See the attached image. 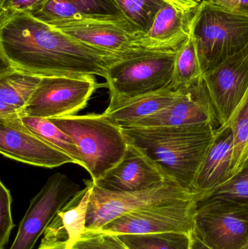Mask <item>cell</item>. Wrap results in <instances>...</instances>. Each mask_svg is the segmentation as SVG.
I'll return each instance as SVG.
<instances>
[{"instance_id":"1","label":"cell","mask_w":248,"mask_h":249,"mask_svg":"<svg viewBox=\"0 0 248 249\" xmlns=\"http://www.w3.org/2000/svg\"><path fill=\"white\" fill-rule=\"evenodd\" d=\"M125 55L85 45L29 13L0 18L1 63L23 72L105 78L109 67Z\"/></svg>"},{"instance_id":"2","label":"cell","mask_w":248,"mask_h":249,"mask_svg":"<svg viewBox=\"0 0 248 249\" xmlns=\"http://www.w3.org/2000/svg\"><path fill=\"white\" fill-rule=\"evenodd\" d=\"M217 128L212 124L122 127L131 143L160 165L176 183L192 191Z\"/></svg>"},{"instance_id":"3","label":"cell","mask_w":248,"mask_h":249,"mask_svg":"<svg viewBox=\"0 0 248 249\" xmlns=\"http://www.w3.org/2000/svg\"><path fill=\"white\" fill-rule=\"evenodd\" d=\"M175 58L176 51L139 48L114 63L105 77L110 98L105 112L170 87Z\"/></svg>"},{"instance_id":"4","label":"cell","mask_w":248,"mask_h":249,"mask_svg":"<svg viewBox=\"0 0 248 249\" xmlns=\"http://www.w3.org/2000/svg\"><path fill=\"white\" fill-rule=\"evenodd\" d=\"M50 120L72 139L92 181H97L116 166L128 150L129 141L122 127L103 114Z\"/></svg>"},{"instance_id":"5","label":"cell","mask_w":248,"mask_h":249,"mask_svg":"<svg viewBox=\"0 0 248 249\" xmlns=\"http://www.w3.org/2000/svg\"><path fill=\"white\" fill-rule=\"evenodd\" d=\"M190 33L203 73L248 45V16L207 0L196 7Z\"/></svg>"},{"instance_id":"6","label":"cell","mask_w":248,"mask_h":249,"mask_svg":"<svg viewBox=\"0 0 248 249\" xmlns=\"http://www.w3.org/2000/svg\"><path fill=\"white\" fill-rule=\"evenodd\" d=\"M192 233L211 249H248V207L219 197L199 200Z\"/></svg>"},{"instance_id":"7","label":"cell","mask_w":248,"mask_h":249,"mask_svg":"<svg viewBox=\"0 0 248 249\" xmlns=\"http://www.w3.org/2000/svg\"><path fill=\"white\" fill-rule=\"evenodd\" d=\"M90 181L93 190L87 212L86 231H99L112 221L135 211L197 198L192 190L172 181L136 193H119L106 191Z\"/></svg>"},{"instance_id":"8","label":"cell","mask_w":248,"mask_h":249,"mask_svg":"<svg viewBox=\"0 0 248 249\" xmlns=\"http://www.w3.org/2000/svg\"><path fill=\"white\" fill-rule=\"evenodd\" d=\"M99 86L91 75L42 77L21 115L46 119L75 115Z\"/></svg>"},{"instance_id":"9","label":"cell","mask_w":248,"mask_h":249,"mask_svg":"<svg viewBox=\"0 0 248 249\" xmlns=\"http://www.w3.org/2000/svg\"><path fill=\"white\" fill-rule=\"evenodd\" d=\"M80 190V185L65 174L55 173L50 176L31 200L9 249L34 248L38 239L44 235L58 212Z\"/></svg>"},{"instance_id":"10","label":"cell","mask_w":248,"mask_h":249,"mask_svg":"<svg viewBox=\"0 0 248 249\" xmlns=\"http://www.w3.org/2000/svg\"><path fill=\"white\" fill-rule=\"evenodd\" d=\"M197 203L195 197L146 208L123 215L97 231L115 235L168 232L192 234Z\"/></svg>"},{"instance_id":"11","label":"cell","mask_w":248,"mask_h":249,"mask_svg":"<svg viewBox=\"0 0 248 249\" xmlns=\"http://www.w3.org/2000/svg\"><path fill=\"white\" fill-rule=\"evenodd\" d=\"M46 23L85 45L117 55L139 48L135 45L138 32L125 18H72Z\"/></svg>"},{"instance_id":"12","label":"cell","mask_w":248,"mask_h":249,"mask_svg":"<svg viewBox=\"0 0 248 249\" xmlns=\"http://www.w3.org/2000/svg\"><path fill=\"white\" fill-rule=\"evenodd\" d=\"M203 80L219 120L228 123L248 89V45L203 73Z\"/></svg>"},{"instance_id":"13","label":"cell","mask_w":248,"mask_h":249,"mask_svg":"<svg viewBox=\"0 0 248 249\" xmlns=\"http://www.w3.org/2000/svg\"><path fill=\"white\" fill-rule=\"evenodd\" d=\"M0 153L10 159L42 168L75 163L71 157L29 130L20 116L0 119Z\"/></svg>"},{"instance_id":"14","label":"cell","mask_w":248,"mask_h":249,"mask_svg":"<svg viewBox=\"0 0 248 249\" xmlns=\"http://www.w3.org/2000/svg\"><path fill=\"white\" fill-rule=\"evenodd\" d=\"M212 124L218 127V115L203 77L183 89L182 96L160 112L127 127H174Z\"/></svg>"},{"instance_id":"15","label":"cell","mask_w":248,"mask_h":249,"mask_svg":"<svg viewBox=\"0 0 248 249\" xmlns=\"http://www.w3.org/2000/svg\"><path fill=\"white\" fill-rule=\"evenodd\" d=\"M168 181L176 182L160 165L129 141L128 150L120 162L93 182L106 191L128 193L149 190Z\"/></svg>"},{"instance_id":"16","label":"cell","mask_w":248,"mask_h":249,"mask_svg":"<svg viewBox=\"0 0 248 249\" xmlns=\"http://www.w3.org/2000/svg\"><path fill=\"white\" fill-rule=\"evenodd\" d=\"M195 9L186 8L177 1L167 3L156 15L149 30L137 36L135 46L176 51L189 36Z\"/></svg>"},{"instance_id":"17","label":"cell","mask_w":248,"mask_h":249,"mask_svg":"<svg viewBox=\"0 0 248 249\" xmlns=\"http://www.w3.org/2000/svg\"><path fill=\"white\" fill-rule=\"evenodd\" d=\"M234 136L230 127H219L194 181L198 202L231 178Z\"/></svg>"},{"instance_id":"18","label":"cell","mask_w":248,"mask_h":249,"mask_svg":"<svg viewBox=\"0 0 248 249\" xmlns=\"http://www.w3.org/2000/svg\"><path fill=\"white\" fill-rule=\"evenodd\" d=\"M92 190L91 181H85V187L80 190L58 212L44 232L42 240L64 241L66 249H72L86 231Z\"/></svg>"},{"instance_id":"19","label":"cell","mask_w":248,"mask_h":249,"mask_svg":"<svg viewBox=\"0 0 248 249\" xmlns=\"http://www.w3.org/2000/svg\"><path fill=\"white\" fill-rule=\"evenodd\" d=\"M42 77L15 70L8 66L0 71V119L20 116Z\"/></svg>"},{"instance_id":"20","label":"cell","mask_w":248,"mask_h":249,"mask_svg":"<svg viewBox=\"0 0 248 249\" xmlns=\"http://www.w3.org/2000/svg\"><path fill=\"white\" fill-rule=\"evenodd\" d=\"M182 90L166 88L131 101L112 112L103 115L121 127H130L168 107L182 96Z\"/></svg>"},{"instance_id":"21","label":"cell","mask_w":248,"mask_h":249,"mask_svg":"<svg viewBox=\"0 0 248 249\" xmlns=\"http://www.w3.org/2000/svg\"><path fill=\"white\" fill-rule=\"evenodd\" d=\"M203 71L198 58L195 41L191 33L176 51L170 88L182 90L202 80Z\"/></svg>"},{"instance_id":"22","label":"cell","mask_w":248,"mask_h":249,"mask_svg":"<svg viewBox=\"0 0 248 249\" xmlns=\"http://www.w3.org/2000/svg\"><path fill=\"white\" fill-rule=\"evenodd\" d=\"M20 119L29 130L55 149L71 157L75 164L83 167L78 149L72 139L50 119L20 115Z\"/></svg>"},{"instance_id":"23","label":"cell","mask_w":248,"mask_h":249,"mask_svg":"<svg viewBox=\"0 0 248 249\" xmlns=\"http://www.w3.org/2000/svg\"><path fill=\"white\" fill-rule=\"evenodd\" d=\"M191 235L185 232H168L116 235L129 249H190Z\"/></svg>"},{"instance_id":"24","label":"cell","mask_w":248,"mask_h":249,"mask_svg":"<svg viewBox=\"0 0 248 249\" xmlns=\"http://www.w3.org/2000/svg\"><path fill=\"white\" fill-rule=\"evenodd\" d=\"M124 17L139 34L148 32L156 15L171 1L176 0H116Z\"/></svg>"},{"instance_id":"25","label":"cell","mask_w":248,"mask_h":249,"mask_svg":"<svg viewBox=\"0 0 248 249\" xmlns=\"http://www.w3.org/2000/svg\"><path fill=\"white\" fill-rule=\"evenodd\" d=\"M221 127H230L234 136L232 158L233 177L247 159L248 152V89L230 121Z\"/></svg>"},{"instance_id":"26","label":"cell","mask_w":248,"mask_h":249,"mask_svg":"<svg viewBox=\"0 0 248 249\" xmlns=\"http://www.w3.org/2000/svg\"><path fill=\"white\" fill-rule=\"evenodd\" d=\"M208 197L227 199L248 207V157L234 177L203 199Z\"/></svg>"},{"instance_id":"27","label":"cell","mask_w":248,"mask_h":249,"mask_svg":"<svg viewBox=\"0 0 248 249\" xmlns=\"http://www.w3.org/2000/svg\"><path fill=\"white\" fill-rule=\"evenodd\" d=\"M77 17L125 18L116 0H67Z\"/></svg>"},{"instance_id":"28","label":"cell","mask_w":248,"mask_h":249,"mask_svg":"<svg viewBox=\"0 0 248 249\" xmlns=\"http://www.w3.org/2000/svg\"><path fill=\"white\" fill-rule=\"evenodd\" d=\"M74 247L77 249H129L117 235L100 231H86Z\"/></svg>"},{"instance_id":"29","label":"cell","mask_w":248,"mask_h":249,"mask_svg":"<svg viewBox=\"0 0 248 249\" xmlns=\"http://www.w3.org/2000/svg\"><path fill=\"white\" fill-rule=\"evenodd\" d=\"M12 196L10 190L0 181V249H5L15 227L12 216Z\"/></svg>"},{"instance_id":"30","label":"cell","mask_w":248,"mask_h":249,"mask_svg":"<svg viewBox=\"0 0 248 249\" xmlns=\"http://www.w3.org/2000/svg\"><path fill=\"white\" fill-rule=\"evenodd\" d=\"M48 0H1L0 18L20 13H33Z\"/></svg>"},{"instance_id":"31","label":"cell","mask_w":248,"mask_h":249,"mask_svg":"<svg viewBox=\"0 0 248 249\" xmlns=\"http://www.w3.org/2000/svg\"><path fill=\"white\" fill-rule=\"evenodd\" d=\"M227 10L248 16V0H207Z\"/></svg>"},{"instance_id":"32","label":"cell","mask_w":248,"mask_h":249,"mask_svg":"<svg viewBox=\"0 0 248 249\" xmlns=\"http://www.w3.org/2000/svg\"><path fill=\"white\" fill-rule=\"evenodd\" d=\"M37 249H68L66 247L64 241H46L42 240L41 244ZM70 249H77L73 247Z\"/></svg>"},{"instance_id":"33","label":"cell","mask_w":248,"mask_h":249,"mask_svg":"<svg viewBox=\"0 0 248 249\" xmlns=\"http://www.w3.org/2000/svg\"><path fill=\"white\" fill-rule=\"evenodd\" d=\"M183 7L189 9H195L200 4L202 0H176Z\"/></svg>"},{"instance_id":"34","label":"cell","mask_w":248,"mask_h":249,"mask_svg":"<svg viewBox=\"0 0 248 249\" xmlns=\"http://www.w3.org/2000/svg\"><path fill=\"white\" fill-rule=\"evenodd\" d=\"M192 236V242H191L190 249H211L206 246L204 245L195 236L193 233L191 235Z\"/></svg>"},{"instance_id":"35","label":"cell","mask_w":248,"mask_h":249,"mask_svg":"<svg viewBox=\"0 0 248 249\" xmlns=\"http://www.w3.org/2000/svg\"><path fill=\"white\" fill-rule=\"evenodd\" d=\"M248 157H247V158H248Z\"/></svg>"}]
</instances>
